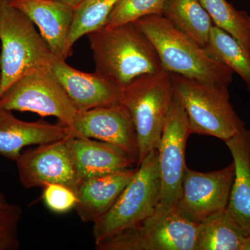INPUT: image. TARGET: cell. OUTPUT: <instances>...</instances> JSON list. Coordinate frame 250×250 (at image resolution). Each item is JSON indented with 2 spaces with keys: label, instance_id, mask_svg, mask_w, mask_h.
<instances>
[{
  "label": "cell",
  "instance_id": "cell-8",
  "mask_svg": "<svg viewBox=\"0 0 250 250\" xmlns=\"http://www.w3.org/2000/svg\"><path fill=\"white\" fill-rule=\"evenodd\" d=\"M0 107L55 117L70 128L78 113L49 67L31 72L15 82L0 98Z\"/></svg>",
  "mask_w": 250,
  "mask_h": 250
},
{
  "label": "cell",
  "instance_id": "cell-23",
  "mask_svg": "<svg viewBox=\"0 0 250 250\" xmlns=\"http://www.w3.org/2000/svg\"><path fill=\"white\" fill-rule=\"evenodd\" d=\"M119 0H83L74 10L73 19L67 39V49L82 36L104 27L108 16Z\"/></svg>",
  "mask_w": 250,
  "mask_h": 250
},
{
  "label": "cell",
  "instance_id": "cell-22",
  "mask_svg": "<svg viewBox=\"0 0 250 250\" xmlns=\"http://www.w3.org/2000/svg\"><path fill=\"white\" fill-rule=\"evenodd\" d=\"M216 27L226 31L250 55V16L237 10L228 0H200Z\"/></svg>",
  "mask_w": 250,
  "mask_h": 250
},
{
  "label": "cell",
  "instance_id": "cell-1",
  "mask_svg": "<svg viewBox=\"0 0 250 250\" xmlns=\"http://www.w3.org/2000/svg\"><path fill=\"white\" fill-rule=\"evenodd\" d=\"M87 36L95 72L122 88L138 77L163 70L155 49L134 22L104 26Z\"/></svg>",
  "mask_w": 250,
  "mask_h": 250
},
{
  "label": "cell",
  "instance_id": "cell-16",
  "mask_svg": "<svg viewBox=\"0 0 250 250\" xmlns=\"http://www.w3.org/2000/svg\"><path fill=\"white\" fill-rule=\"evenodd\" d=\"M69 146L80 181L132 168L137 164L134 156L111 143L70 136Z\"/></svg>",
  "mask_w": 250,
  "mask_h": 250
},
{
  "label": "cell",
  "instance_id": "cell-27",
  "mask_svg": "<svg viewBox=\"0 0 250 250\" xmlns=\"http://www.w3.org/2000/svg\"><path fill=\"white\" fill-rule=\"evenodd\" d=\"M57 1H62V2L65 3L72 7L75 8L77 5L80 4L81 2L83 0H57Z\"/></svg>",
  "mask_w": 250,
  "mask_h": 250
},
{
  "label": "cell",
  "instance_id": "cell-2",
  "mask_svg": "<svg viewBox=\"0 0 250 250\" xmlns=\"http://www.w3.org/2000/svg\"><path fill=\"white\" fill-rule=\"evenodd\" d=\"M155 49L163 70L189 78L229 86L233 70L212 58L202 47L164 16H146L135 21Z\"/></svg>",
  "mask_w": 250,
  "mask_h": 250
},
{
  "label": "cell",
  "instance_id": "cell-5",
  "mask_svg": "<svg viewBox=\"0 0 250 250\" xmlns=\"http://www.w3.org/2000/svg\"><path fill=\"white\" fill-rule=\"evenodd\" d=\"M173 99L170 72L138 77L123 88L120 103L129 112L137 136V166L157 148Z\"/></svg>",
  "mask_w": 250,
  "mask_h": 250
},
{
  "label": "cell",
  "instance_id": "cell-29",
  "mask_svg": "<svg viewBox=\"0 0 250 250\" xmlns=\"http://www.w3.org/2000/svg\"><path fill=\"white\" fill-rule=\"evenodd\" d=\"M14 1V0H0V4H10L11 1Z\"/></svg>",
  "mask_w": 250,
  "mask_h": 250
},
{
  "label": "cell",
  "instance_id": "cell-14",
  "mask_svg": "<svg viewBox=\"0 0 250 250\" xmlns=\"http://www.w3.org/2000/svg\"><path fill=\"white\" fill-rule=\"evenodd\" d=\"M10 4L39 27L56 57L66 60L71 55L67 49V39L75 8L57 0H14Z\"/></svg>",
  "mask_w": 250,
  "mask_h": 250
},
{
  "label": "cell",
  "instance_id": "cell-21",
  "mask_svg": "<svg viewBox=\"0 0 250 250\" xmlns=\"http://www.w3.org/2000/svg\"><path fill=\"white\" fill-rule=\"evenodd\" d=\"M205 49L212 58L238 74L250 92V55L234 38L213 24Z\"/></svg>",
  "mask_w": 250,
  "mask_h": 250
},
{
  "label": "cell",
  "instance_id": "cell-18",
  "mask_svg": "<svg viewBox=\"0 0 250 250\" xmlns=\"http://www.w3.org/2000/svg\"><path fill=\"white\" fill-rule=\"evenodd\" d=\"M225 143L235 166L226 209L248 236L250 234V130L245 128Z\"/></svg>",
  "mask_w": 250,
  "mask_h": 250
},
{
  "label": "cell",
  "instance_id": "cell-15",
  "mask_svg": "<svg viewBox=\"0 0 250 250\" xmlns=\"http://www.w3.org/2000/svg\"><path fill=\"white\" fill-rule=\"evenodd\" d=\"M70 135V129L59 123L27 122L0 107V156L16 161L23 148L58 141Z\"/></svg>",
  "mask_w": 250,
  "mask_h": 250
},
{
  "label": "cell",
  "instance_id": "cell-19",
  "mask_svg": "<svg viewBox=\"0 0 250 250\" xmlns=\"http://www.w3.org/2000/svg\"><path fill=\"white\" fill-rule=\"evenodd\" d=\"M162 16L202 47L207 45L213 23L200 0H165Z\"/></svg>",
  "mask_w": 250,
  "mask_h": 250
},
{
  "label": "cell",
  "instance_id": "cell-17",
  "mask_svg": "<svg viewBox=\"0 0 250 250\" xmlns=\"http://www.w3.org/2000/svg\"><path fill=\"white\" fill-rule=\"evenodd\" d=\"M137 167L81 180L75 209L84 223H94L109 210L134 177Z\"/></svg>",
  "mask_w": 250,
  "mask_h": 250
},
{
  "label": "cell",
  "instance_id": "cell-25",
  "mask_svg": "<svg viewBox=\"0 0 250 250\" xmlns=\"http://www.w3.org/2000/svg\"><path fill=\"white\" fill-rule=\"evenodd\" d=\"M22 216V208L10 202L0 190V250L19 249V225Z\"/></svg>",
  "mask_w": 250,
  "mask_h": 250
},
{
  "label": "cell",
  "instance_id": "cell-7",
  "mask_svg": "<svg viewBox=\"0 0 250 250\" xmlns=\"http://www.w3.org/2000/svg\"><path fill=\"white\" fill-rule=\"evenodd\" d=\"M198 224L159 204L152 215L132 228L95 243L97 250H195Z\"/></svg>",
  "mask_w": 250,
  "mask_h": 250
},
{
  "label": "cell",
  "instance_id": "cell-9",
  "mask_svg": "<svg viewBox=\"0 0 250 250\" xmlns=\"http://www.w3.org/2000/svg\"><path fill=\"white\" fill-rule=\"evenodd\" d=\"M190 133L185 110L173 95L160 141L158 165L161 180L159 204L175 206L182 192L186 165V147Z\"/></svg>",
  "mask_w": 250,
  "mask_h": 250
},
{
  "label": "cell",
  "instance_id": "cell-11",
  "mask_svg": "<svg viewBox=\"0 0 250 250\" xmlns=\"http://www.w3.org/2000/svg\"><path fill=\"white\" fill-rule=\"evenodd\" d=\"M234 164L221 170L201 172L186 168L182 192L175 207L182 216L199 224L226 209L234 179Z\"/></svg>",
  "mask_w": 250,
  "mask_h": 250
},
{
  "label": "cell",
  "instance_id": "cell-12",
  "mask_svg": "<svg viewBox=\"0 0 250 250\" xmlns=\"http://www.w3.org/2000/svg\"><path fill=\"white\" fill-rule=\"evenodd\" d=\"M70 136L98 140L122 148L138 162L137 136L129 112L121 103L78 111Z\"/></svg>",
  "mask_w": 250,
  "mask_h": 250
},
{
  "label": "cell",
  "instance_id": "cell-13",
  "mask_svg": "<svg viewBox=\"0 0 250 250\" xmlns=\"http://www.w3.org/2000/svg\"><path fill=\"white\" fill-rule=\"evenodd\" d=\"M49 69L78 111L111 106L121 102L123 88L97 72L76 70L69 65L66 60L57 57Z\"/></svg>",
  "mask_w": 250,
  "mask_h": 250
},
{
  "label": "cell",
  "instance_id": "cell-20",
  "mask_svg": "<svg viewBox=\"0 0 250 250\" xmlns=\"http://www.w3.org/2000/svg\"><path fill=\"white\" fill-rule=\"evenodd\" d=\"M246 234L227 209L197 225L195 250H242Z\"/></svg>",
  "mask_w": 250,
  "mask_h": 250
},
{
  "label": "cell",
  "instance_id": "cell-3",
  "mask_svg": "<svg viewBox=\"0 0 250 250\" xmlns=\"http://www.w3.org/2000/svg\"><path fill=\"white\" fill-rule=\"evenodd\" d=\"M0 98L18 80L50 67L55 56L31 20L10 4H0Z\"/></svg>",
  "mask_w": 250,
  "mask_h": 250
},
{
  "label": "cell",
  "instance_id": "cell-4",
  "mask_svg": "<svg viewBox=\"0 0 250 250\" xmlns=\"http://www.w3.org/2000/svg\"><path fill=\"white\" fill-rule=\"evenodd\" d=\"M174 96L187 115L190 133L224 142L246 128L230 103L229 87L170 73Z\"/></svg>",
  "mask_w": 250,
  "mask_h": 250
},
{
  "label": "cell",
  "instance_id": "cell-26",
  "mask_svg": "<svg viewBox=\"0 0 250 250\" xmlns=\"http://www.w3.org/2000/svg\"><path fill=\"white\" fill-rule=\"evenodd\" d=\"M42 199L46 207L58 214L67 213L77 204L75 192L62 184H49L42 188Z\"/></svg>",
  "mask_w": 250,
  "mask_h": 250
},
{
  "label": "cell",
  "instance_id": "cell-10",
  "mask_svg": "<svg viewBox=\"0 0 250 250\" xmlns=\"http://www.w3.org/2000/svg\"><path fill=\"white\" fill-rule=\"evenodd\" d=\"M38 145L16 159L18 179L25 188L62 184L75 192L80 179L72 159L69 138Z\"/></svg>",
  "mask_w": 250,
  "mask_h": 250
},
{
  "label": "cell",
  "instance_id": "cell-6",
  "mask_svg": "<svg viewBox=\"0 0 250 250\" xmlns=\"http://www.w3.org/2000/svg\"><path fill=\"white\" fill-rule=\"evenodd\" d=\"M161 180L157 150L139 166L109 210L93 223L95 243L137 225L152 215L160 201Z\"/></svg>",
  "mask_w": 250,
  "mask_h": 250
},
{
  "label": "cell",
  "instance_id": "cell-24",
  "mask_svg": "<svg viewBox=\"0 0 250 250\" xmlns=\"http://www.w3.org/2000/svg\"><path fill=\"white\" fill-rule=\"evenodd\" d=\"M164 3L165 0H119L108 16L105 27H118L153 15L162 16Z\"/></svg>",
  "mask_w": 250,
  "mask_h": 250
},
{
  "label": "cell",
  "instance_id": "cell-28",
  "mask_svg": "<svg viewBox=\"0 0 250 250\" xmlns=\"http://www.w3.org/2000/svg\"><path fill=\"white\" fill-rule=\"evenodd\" d=\"M242 250H250V234L248 235L245 238Z\"/></svg>",
  "mask_w": 250,
  "mask_h": 250
}]
</instances>
